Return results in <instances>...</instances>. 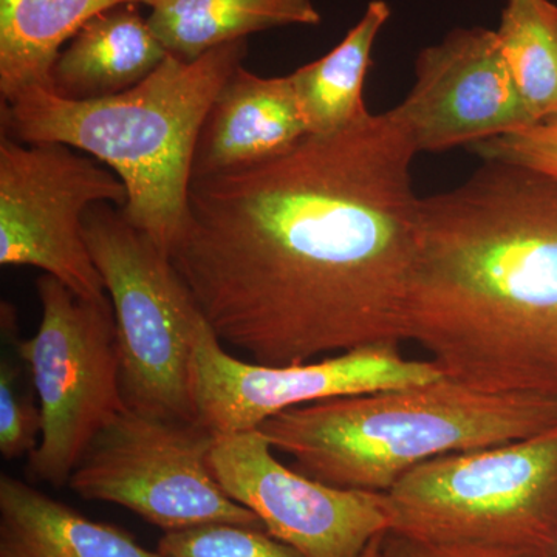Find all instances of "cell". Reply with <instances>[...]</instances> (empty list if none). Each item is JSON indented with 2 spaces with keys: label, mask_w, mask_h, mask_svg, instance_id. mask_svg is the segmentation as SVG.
Instances as JSON below:
<instances>
[{
  "label": "cell",
  "mask_w": 557,
  "mask_h": 557,
  "mask_svg": "<svg viewBox=\"0 0 557 557\" xmlns=\"http://www.w3.org/2000/svg\"><path fill=\"white\" fill-rule=\"evenodd\" d=\"M384 496L395 533L557 557V424L518 442L432 458Z\"/></svg>",
  "instance_id": "obj_5"
},
{
  "label": "cell",
  "mask_w": 557,
  "mask_h": 557,
  "mask_svg": "<svg viewBox=\"0 0 557 557\" xmlns=\"http://www.w3.org/2000/svg\"><path fill=\"white\" fill-rule=\"evenodd\" d=\"M380 536L373 539L372 542L368 545V548L364 549L361 557H379V547H380Z\"/></svg>",
  "instance_id": "obj_24"
},
{
  "label": "cell",
  "mask_w": 557,
  "mask_h": 557,
  "mask_svg": "<svg viewBox=\"0 0 557 557\" xmlns=\"http://www.w3.org/2000/svg\"><path fill=\"white\" fill-rule=\"evenodd\" d=\"M159 552L163 557H304L267 531L228 523L170 531Z\"/></svg>",
  "instance_id": "obj_21"
},
{
  "label": "cell",
  "mask_w": 557,
  "mask_h": 557,
  "mask_svg": "<svg viewBox=\"0 0 557 557\" xmlns=\"http://www.w3.org/2000/svg\"><path fill=\"white\" fill-rule=\"evenodd\" d=\"M483 161L518 164L557 178V115L472 145Z\"/></svg>",
  "instance_id": "obj_22"
},
{
  "label": "cell",
  "mask_w": 557,
  "mask_h": 557,
  "mask_svg": "<svg viewBox=\"0 0 557 557\" xmlns=\"http://www.w3.org/2000/svg\"><path fill=\"white\" fill-rule=\"evenodd\" d=\"M379 557H522L498 549L434 544L386 531L381 534Z\"/></svg>",
  "instance_id": "obj_23"
},
{
  "label": "cell",
  "mask_w": 557,
  "mask_h": 557,
  "mask_svg": "<svg viewBox=\"0 0 557 557\" xmlns=\"http://www.w3.org/2000/svg\"><path fill=\"white\" fill-rule=\"evenodd\" d=\"M159 0H0V97L11 102L33 87L51 89L62 47L91 17L121 3Z\"/></svg>",
  "instance_id": "obj_16"
},
{
  "label": "cell",
  "mask_w": 557,
  "mask_h": 557,
  "mask_svg": "<svg viewBox=\"0 0 557 557\" xmlns=\"http://www.w3.org/2000/svg\"><path fill=\"white\" fill-rule=\"evenodd\" d=\"M556 424V397L491 394L443 376L298 406L258 429L307 478L384 494L432 458L518 442Z\"/></svg>",
  "instance_id": "obj_4"
},
{
  "label": "cell",
  "mask_w": 557,
  "mask_h": 557,
  "mask_svg": "<svg viewBox=\"0 0 557 557\" xmlns=\"http://www.w3.org/2000/svg\"><path fill=\"white\" fill-rule=\"evenodd\" d=\"M391 13L384 0H372L335 49L289 73L309 135L346 129L369 113L362 90L373 46Z\"/></svg>",
  "instance_id": "obj_18"
},
{
  "label": "cell",
  "mask_w": 557,
  "mask_h": 557,
  "mask_svg": "<svg viewBox=\"0 0 557 557\" xmlns=\"http://www.w3.org/2000/svg\"><path fill=\"white\" fill-rule=\"evenodd\" d=\"M434 361L403 357L398 346L357 348L299 366H262L233 357L207 319L193 354L197 421L211 434L252 431L284 410L348 397L420 386L443 379Z\"/></svg>",
  "instance_id": "obj_10"
},
{
  "label": "cell",
  "mask_w": 557,
  "mask_h": 557,
  "mask_svg": "<svg viewBox=\"0 0 557 557\" xmlns=\"http://www.w3.org/2000/svg\"><path fill=\"white\" fill-rule=\"evenodd\" d=\"M168 54L137 3H121L69 40L51 70V90L76 101L112 97L148 78Z\"/></svg>",
  "instance_id": "obj_14"
},
{
  "label": "cell",
  "mask_w": 557,
  "mask_h": 557,
  "mask_svg": "<svg viewBox=\"0 0 557 557\" xmlns=\"http://www.w3.org/2000/svg\"><path fill=\"white\" fill-rule=\"evenodd\" d=\"M42 318L30 339H13L3 306V335L30 370L42 416L38 448L28 456L36 479L69 485L91 440L126 408L115 314L110 299L75 295L50 274L36 281Z\"/></svg>",
  "instance_id": "obj_7"
},
{
  "label": "cell",
  "mask_w": 557,
  "mask_h": 557,
  "mask_svg": "<svg viewBox=\"0 0 557 557\" xmlns=\"http://www.w3.org/2000/svg\"><path fill=\"white\" fill-rule=\"evenodd\" d=\"M209 463L233 500L304 557H361L391 528L384 494L329 486L285 467L259 429L215 435Z\"/></svg>",
  "instance_id": "obj_11"
},
{
  "label": "cell",
  "mask_w": 557,
  "mask_h": 557,
  "mask_svg": "<svg viewBox=\"0 0 557 557\" xmlns=\"http://www.w3.org/2000/svg\"><path fill=\"white\" fill-rule=\"evenodd\" d=\"M16 351V350H14ZM30 370L16 351L0 361V454L5 460L30 456L38 448L42 416Z\"/></svg>",
  "instance_id": "obj_20"
},
{
  "label": "cell",
  "mask_w": 557,
  "mask_h": 557,
  "mask_svg": "<svg viewBox=\"0 0 557 557\" xmlns=\"http://www.w3.org/2000/svg\"><path fill=\"white\" fill-rule=\"evenodd\" d=\"M416 152H442L537 123L512 78L497 33L456 28L418 53L416 84L392 109Z\"/></svg>",
  "instance_id": "obj_12"
},
{
  "label": "cell",
  "mask_w": 557,
  "mask_h": 557,
  "mask_svg": "<svg viewBox=\"0 0 557 557\" xmlns=\"http://www.w3.org/2000/svg\"><path fill=\"white\" fill-rule=\"evenodd\" d=\"M416 153L388 110L193 177L171 260L220 343L274 368L406 343Z\"/></svg>",
  "instance_id": "obj_1"
},
{
  "label": "cell",
  "mask_w": 557,
  "mask_h": 557,
  "mask_svg": "<svg viewBox=\"0 0 557 557\" xmlns=\"http://www.w3.org/2000/svg\"><path fill=\"white\" fill-rule=\"evenodd\" d=\"M500 49L536 121L557 115V5L507 0L496 30Z\"/></svg>",
  "instance_id": "obj_19"
},
{
  "label": "cell",
  "mask_w": 557,
  "mask_h": 557,
  "mask_svg": "<svg viewBox=\"0 0 557 557\" xmlns=\"http://www.w3.org/2000/svg\"><path fill=\"white\" fill-rule=\"evenodd\" d=\"M247 50L240 39L194 61L168 54L137 86L98 100L33 87L2 104V134L61 143L115 172L127 190L124 218L171 258L188 215L201 127Z\"/></svg>",
  "instance_id": "obj_3"
},
{
  "label": "cell",
  "mask_w": 557,
  "mask_h": 557,
  "mask_svg": "<svg viewBox=\"0 0 557 557\" xmlns=\"http://www.w3.org/2000/svg\"><path fill=\"white\" fill-rule=\"evenodd\" d=\"M84 234L115 314L127 408L159 420L199 423L193 354L205 317L188 285L170 256L134 228L121 208L91 207Z\"/></svg>",
  "instance_id": "obj_6"
},
{
  "label": "cell",
  "mask_w": 557,
  "mask_h": 557,
  "mask_svg": "<svg viewBox=\"0 0 557 557\" xmlns=\"http://www.w3.org/2000/svg\"><path fill=\"white\" fill-rule=\"evenodd\" d=\"M0 557H163L27 483L0 475Z\"/></svg>",
  "instance_id": "obj_15"
},
{
  "label": "cell",
  "mask_w": 557,
  "mask_h": 557,
  "mask_svg": "<svg viewBox=\"0 0 557 557\" xmlns=\"http://www.w3.org/2000/svg\"><path fill=\"white\" fill-rule=\"evenodd\" d=\"M214 434L123 408L91 440L69 486L170 531L228 523L265 531L251 509L223 491L209 463Z\"/></svg>",
  "instance_id": "obj_8"
},
{
  "label": "cell",
  "mask_w": 557,
  "mask_h": 557,
  "mask_svg": "<svg viewBox=\"0 0 557 557\" xmlns=\"http://www.w3.org/2000/svg\"><path fill=\"white\" fill-rule=\"evenodd\" d=\"M408 341L465 386L557 398V178L485 161L420 199Z\"/></svg>",
  "instance_id": "obj_2"
},
{
  "label": "cell",
  "mask_w": 557,
  "mask_h": 557,
  "mask_svg": "<svg viewBox=\"0 0 557 557\" xmlns=\"http://www.w3.org/2000/svg\"><path fill=\"white\" fill-rule=\"evenodd\" d=\"M148 22L168 53L194 61L252 33L319 25L313 0H159Z\"/></svg>",
  "instance_id": "obj_17"
},
{
  "label": "cell",
  "mask_w": 557,
  "mask_h": 557,
  "mask_svg": "<svg viewBox=\"0 0 557 557\" xmlns=\"http://www.w3.org/2000/svg\"><path fill=\"white\" fill-rule=\"evenodd\" d=\"M309 135L289 76L234 70L201 127L193 177L273 159Z\"/></svg>",
  "instance_id": "obj_13"
},
{
  "label": "cell",
  "mask_w": 557,
  "mask_h": 557,
  "mask_svg": "<svg viewBox=\"0 0 557 557\" xmlns=\"http://www.w3.org/2000/svg\"><path fill=\"white\" fill-rule=\"evenodd\" d=\"M115 172L61 143L0 137V265L35 267L84 299H108L84 234L95 205L124 208Z\"/></svg>",
  "instance_id": "obj_9"
}]
</instances>
